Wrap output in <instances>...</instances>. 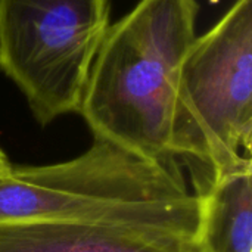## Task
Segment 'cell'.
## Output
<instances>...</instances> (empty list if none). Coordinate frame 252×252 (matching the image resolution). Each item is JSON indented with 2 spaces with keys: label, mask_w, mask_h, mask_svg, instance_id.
I'll list each match as a JSON object with an SVG mask.
<instances>
[{
  "label": "cell",
  "mask_w": 252,
  "mask_h": 252,
  "mask_svg": "<svg viewBox=\"0 0 252 252\" xmlns=\"http://www.w3.org/2000/svg\"><path fill=\"white\" fill-rule=\"evenodd\" d=\"M50 221L195 236L198 199L177 158L155 159L93 137L74 159L12 165L0 179V223Z\"/></svg>",
  "instance_id": "1"
},
{
  "label": "cell",
  "mask_w": 252,
  "mask_h": 252,
  "mask_svg": "<svg viewBox=\"0 0 252 252\" xmlns=\"http://www.w3.org/2000/svg\"><path fill=\"white\" fill-rule=\"evenodd\" d=\"M198 0H139L109 25L78 111L93 137L148 158H174V99L198 37Z\"/></svg>",
  "instance_id": "2"
},
{
  "label": "cell",
  "mask_w": 252,
  "mask_h": 252,
  "mask_svg": "<svg viewBox=\"0 0 252 252\" xmlns=\"http://www.w3.org/2000/svg\"><path fill=\"white\" fill-rule=\"evenodd\" d=\"M252 0H236L196 37L182 66L171 154L190 173H219L251 158Z\"/></svg>",
  "instance_id": "3"
},
{
  "label": "cell",
  "mask_w": 252,
  "mask_h": 252,
  "mask_svg": "<svg viewBox=\"0 0 252 252\" xmlns=\"http://www.w3.org/2000/svg\"><path fill=\"white\" fill-rule=\"evenodd\" d=\"M109 0H0V69L44 127L80 111Z\"/></svg>",
  "instance_id": "4"
},
{
  "label": "cell",
  "mask_w": 252,
  "mask_h": 252,
  "mask_svg": "<svg viewBox=\"0 0 252 252\" xmlns=\"http://www.w3.org/2000/svg\"><path fill=\"white\" fill-rule=\"evenodd\" d=\"M0 252H196L192 238L50 221L0 223Z\"/></svg>",
  "instance_id": "5"
},
{
  "label": "cell",
  "mask_w": 252,
  "mask_h": 252,
  "mask_svg": "<svg viewBox=\"0 0 252 252\" xmlns=\"http://www.w3.org/2000/svg\"><path fill=\"white\" fill-rule=\"evenodd\" d=\"M198 199L196 252H251V158L219 173H192Z\"/></svg>",
  "instance_id": "6"
},
{
  "label": "cell",
  "mask_w": 252,
  "mask_h": 252,
  "mask_svg": "<svg viewBox=\"0 0 252 252\" xmlns=\"http://www.w3.org/2000/svg\"><path fill=\"white\" fill-rule=\"evenodd\" d=\"M10 167H12V164L7 161V157H6V154H4V152L0 149V179L9 173Z\"/></svg>",
  "instance_id": "7"
}]
</instances>
